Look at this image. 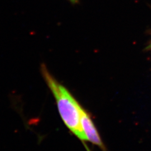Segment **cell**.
I'll list each match as a JSON object with an SVG mask.
<instances>
[{
    "instance_id": "2",
    "label": "cell",
    "mask_w": 151,
    "mask_h": 151,
    "mask_svg": "<svg viewBox=\"0 0 151 151\" xmlns=\"http://www.w3.org/2000/svg\"><path fill=\"white\" fill-rule=\"evenodd\" d=\"M81 122L82 130L87 141H89L92 144L98 146L103 151H106L105 146L103 143L90 115L83 107L81 110Z\"/></svg>"
},
{
    "instance_id": "3",
    "label": "cell",
    "mask_w": 151,
    "mask_h": 151,
    "mask_svg": "<svg viewBox=\"0 0 151 151\" xmlns=\"http://www.w3.org/2000/svg\"><path fill=\"white\" fill-rule=\"evenodd\" d=\"M69 1H70L71 2H72V3H74V4H75V3H77V2H78V0H69Z\"/></svg>"
},
{
    "instance_id": "1",
    "label": "cell",
    "mask_w": 151,
    "mask_h": 151,
    "mask_svg": "<svg viewBox=\"0 0 151 151\" xmlns=\"http://www.w3.org/2000/svg\"><path fill=\"white\" fill-rule=\"evenodd\" d=\"M41 72L44 79L55 99L60 116L70 132L84 144L87 139L81 126V110L82 106L68 89L57 81L45 65H41Z\"/></svg>"
}]
</instances>
